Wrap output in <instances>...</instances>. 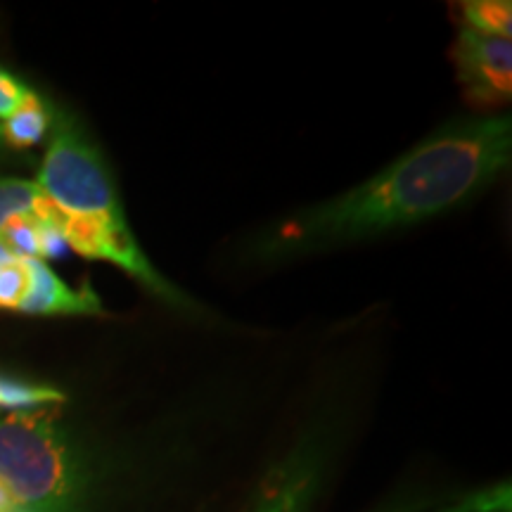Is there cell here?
Listing matches in <instances>:
<instances>
[{
  "label": "cell",
  "instance_id": "cell-1",
  "mask_svg": "<svg viewBox=\"0 0 512 512\" xmlns=\"http://www.w3.org/2000/svg\"><path fill=\"white\" fill-rule=\"evenodd\" d=\"M508 114L460 119L403 152L370 181L304 209L259 240L261 259H294L411 228L470 202L508 169Z\"/></svg>",
  "mask_w": 512,
  "mask_h": 512
},
{
  "label": "cell",
  "instance_id": "cell-2",
  "mask_svg": "<svg viewBox=\"0 0 512 512\" xmlns=\"http://www.w3.org/2000/svg\"><path fill=\"white\" fill-rule=\"evenodd\" d=\"M36 183L62 214V233L72 252L121 268L166 304L195 309L140 249L110 169L72 114L55 112Z\"/></svg>",
  "mask_w": 512,
  "mask_h": 512
},
{
  "label": "cell",
  "instance_id": "cell-3",
  "mask_svg": "<svg viewBox=\"0 0 512 512\" xmlns=\"http://www.w3.org/2000/svg\"><path fill=\"white\" fill-rule=\"evenodd\" d=\"M0 484L29 512H81L86 475L50 408L0 413Z\"/></svg>",
  "mask_w": 512,
  "mask_h": 512
},
{
  "label": "cell",
  "instance_id": "cell-4",
  "mask_svg": "<svg viewBox=\"0 0 512 512\" xmlns=\"http://www.w3.org/2000/svg\"><path fill=\"white\" fill-rule=\"evenodd\" d=\"M465 98L477 107H501L512 98V41L460 27L451 50Z\"/></svg>",
  "mask_w": 512,
  "mask_h": 512
},
{
  "label": "cell",
  "instance_id": "cell-5",
  "mask_svg": "<svg viewBox=\"0 0 512 512\" xmlns=\"http://www.w3.org/2000/svg\"><path fill=\"white\" fill-rule=\"evenodd\" d=\"M41 219L62 223V214L57 211L41 185L27 178H0V233L19 219Z\"/></svg>",
  "mask_w": 512,
  "mask_h": 512
},
{
  "label": "cell",
  "instance_id": "cell-6",
  "mask_svg": "<svg viewBox=\"0 0 512 512\" xmlns=\"http://www.w3.org/2000/svg\"><path fill=\"white\" fill-rule=\"evenodd\" d=\"M46 261L19 259L0 240V311L29 316L38 271Z\"/></svg>",
  "mask_w": 512,
  "mask_h": 512
},
{
  "label": "cell",
  "instance_id": "cell-7",
  "mask_svg": "<svg viewBox=\"0 0 512 512\" xmlns=\"http://www.w3.org/2000/svg\"><path fill=\"white\" fill-rule=\"evenodd\" d=\"M53 124L55 112L41 95L34 93L12 117L0 121V133L10 150H27V147L41 145L53 131Z\"/></svg>",
  "mask_w": 512,
  "mask_h": 512
},
{
  "label": "cell",
  "instance_id": "cell-8",
  "mask_svg": "<svg viewBox=\"0 0 512 512\" xmlns=\"http://www.w3.org/2000/svg\"><path fill=\"white\" fill-rule=\"evenodd\" d=\"M64 401H67V396L57 387L0 373V413L38 411V408L60 406Z\"/></svg>",
  "mask_w": 512,
  "mask_h": 512
},
{
  "label": "cell",
  "instance_id": "cell-9",
  "mask_svg": "<svg viewBox=\"0 0 512 512\" xmlns=\"http://www.w3.org/2000/svg\"><path fill=\"white\" fill-rule=\"evenodd\" d=\"M460 15L465 29L503 38L512 34V5L508 0H467L460 5Z\"/></svg>",
  "mask_w": 512,
  "mask_h": 512
},
{
  "label": "cell",
  "instance_id": "cell-10",
  "mask_svg": "<svg viewBox=\"0 0 512 512\" xmlns=\"http://www.w3.org/2000/svg\"><path fill=\"white\" fill-rule=\"evenodd\" d=\"M31 95H34V91H31L27 83L8 72L5 67H0V121L12 117Z\"/></svg>",
  "mask_w": 512,
  "mask_h": 512
},
{
  "label": "cell",
  "instance_id": "cell-11",
  "mask_svg": "<svg viewBox=\"0 0 512 512\" xmlns=\"http://www.w3.org/2000/svg\"><path fill=\"white\" fill-rule=\"evenodd\" d=\"M0 512H29L22 503H17L15 498L8 494L3 484H0Z\"/></svg>",
  "mask_w": 512,
  "mask_h": 512
},
{
  "label": "cell",
  "instance_id": "cell-12",
  "mask_svg": "<svg viewBox=\"0 0 512 512\" xmlns=\"http://www.w3.org/2000/svg\"><path fill=\"white\" fill-rule=\"evenodd\" d=\"M290 508H292V501L287 496H283V498H278L271 508H266L264 512H290Z\"/></svg>",
  "mask_w": 512,
  "mask_h": 512
},
{
  "label": "cell",
  "instance_id": "cell-13",
  "mask_svg": "<svg viewBox=\"0 0 512 512\" xmlns=\"http://www.w3.org/2000/svg\"><path fill=\"white\" fill-rule=\"evenodd\" d=\"M10 152V147L5 145V140H3V133H0V157H5Z\"/></svg>",
  "mask_w": 512,
  "mask_h": 512
}]
</instances>
